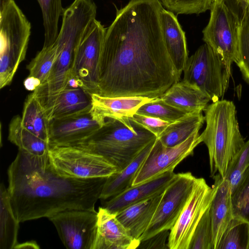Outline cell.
I'll use <instances>...</instances> for the list:
<instances>
[{
  "label": "cell",
  "instance_id": "cell-1",
  "mask_svg": "<svg viewBox=\"0 0 249 249\" xmlns=\"http://www.w3.org/2000/svg\"><path fill=\"white\" fill-rule=\"evenodd\" d=\"M160 0H130L107 28L98 94L156 98L180 80L168 53Z\"/></svg>",
  "mask_w": 249,
  "mask_h": 249
},
{
  "label": "cell",
  "instance_id": "cell-2",
  "mask_svg": "<svg viewBox=\"0 0 249 249\" xmlns=\"http://www.w3.org/2000/svg\"><path fill=\"white\" fill-rule=\"evenodd\" d=\"M7 173L10 203L19 223L68 210H95L107 178H66L53 168L48 153L39 156L20 149Z\"/></svg>",
  "mask_w": 249,
  "mask_h": 249
},
{
  "label": "cell",
  "instance_id": "cell-3",
  "mask_svg": "<svg viewBox=\"0 0 249 249\" xmlns=\"http://www.w3.org/2000/svg\"><path fill=\"white\" fill-rule=\"evenodd\" d=\"M157 138L131 117L108 118L91 136L72 146L104 157L119 172Z\"/></svg>",
  "mask_w": 249,
  "mask_h": 249
},
{
  "label": "cell",
  "instance_id": "cell-4",
  "mask_svg": "<svg viewBox=\"0 0 249 249\" xmlns=\"http://www.w3.org/2000/svg\"><path fill=\"white\" fill-rule=\"evenodd\" d=\"M206 126L200 134L209 154L210 176L224 178L232 161L245 141L240 132L234 103L219 100L205 109Z\"/></svg>",
  "mask_w": 249,
  "mask_h": 249
},
{
  "label": "cell",
  "instance_id": "cell-5",
  "mask_svg": "<svg viewBox=\"0 0 249 249\" xmlns=\"http://www.w3.org/2000/svg\"><path fill=\"white\" fill-rule=\"evenodd\" d=\"M30 22L12 0L0 11V88L10 85L24 60L31 35Z\"/></svg>",
  "mask_w": 249,
  "mask_h": 249
},
{
  "label": "cell",
  "instance_id": "cell-6",
  "mask_svg": "<svg viewBox=\"0 0 249 249\" xmlns=\"http://www.w3.org/2000/svg\"><path fill=\"white\" fill-rule=\"evenodd\" d=\"M183 72V80L197 87L213 102L224 96L231 74L221 56L206 43L188 58Z\"/></svg>",
  "mask_w": 249,
  "mask_h": 249
},
{
  "label": "cell",
  "instance_id": "cell-7",
  "mask_svg": "<svg viewBox=\"0 0 249 249\" xmlns=\"http://www.w3.org/2000/svg\"><path fill=\"white\" fill-rule=\"evenodd\" d=\"M49 161L61 176L80 179L108 177L116 168L104 157L75 146H50Z\"/></svg>",
  "mask_w": 249,
  "mask_h": 249
},
{
  "label": "cell",
  "instance_id": "cell-8",
  "mask_svg": "<svg viewBox=\"0 0 249 249\" xmlns=\"http://www.w3.org/2000/svg\"><path fill=\"white\" fill-rule=\"evenodd\" d=\"M210 17L202 31L203 40L221 56L231 72L233 62L238 57V31L239 18L225 3L213 2Z\"/></svg>",
  "mask_w": 249,
  "mask_h": 249
},
{
  "label": "cell",
  "instance_id": "cell-9",
  "mask_svg": "<svg viewBox=\"0 0 249 249\" xmlns=\"http://www.w3.org/2000/svg\"><path fill=\"white\" fill-rule=\"evenodd\" d=\"M107 28L95 19L77 46L72 59L70 76L90 94H98L100 56Z\"/></svg>",
  "mask_w": 249,
  "mask_h": 249
},
{
  "label": "cell",
  "instance_id": "cell-10",
  "mask_svg": "<svg viewBox=\"0 0 249 249\" xmlns=\"http://www.w3.org/2000/svg\"><path fill=\"white\" fill-rule=\"evenodd\" d=\"M196 178L191 172L176 174L164 190L151 222L141 237L140 242L161 231L171 230L191 195Z\"/></svg>",
  "mask_w": 249,
  "mask_h": 249
},
{
  "label": "cell",
  "instance_id": "cell-11",
  "mask_svg": "<svg viewBox=\"0 0 249 249\" xmlns=\"http://www.w3.org/2000/svg\"><path fill=\"white\" fill-rule=\"evenodd\" d=\"M216 191L203 178H196L191 195L168 238L169 249H189L194 231L199 220L210 207Z\"/></svg>",
  "mask_w": 249,
  "mask_h": 249
},
{
  "label": "cell",
  "instance_id": "cell-12",
  "mask_svg": "<svg viewBox=\"0 0 249 249\" xmlns=\"http://www.w3.org/2000/svg\"><path fill=\"white\" fill-rule=\"evenodd\" d=\"M98 212L71 209L49 217L65 247L69 249H93L97 231Z\"/></svg>",
  "mask_w": 249,
  "mask_h": 249
},
{
  "label": "cell",
  "instance_id": "cell-13",
  "mask_svg": "<svg viewBox=\"0 0 249 249\" xmlns=\"http://www.w3.org/2000/svg\"><path fill=\"white\" fill-rule=\"evenodd\" d=\"M199 131L195 132L181 143L173 147L163 145L157 138L132 186L151 179L165 172L174 171L181 161L193 154L195 148L201 142Z\"/></svg>",
  "mask_w": 249,
  "mask_h": 249
},
{
  "label": "cell",
  "instance_id": "cell-14",
  "mask_svg": "<svg viewBox=\"0 0 249 249\" xmlns=\"http://www.w3.org/2000/svg\"><path fill=\"white\" fill-rule=\"evenodd\" d=\"M103 125L91 109L49 121L50 146H72L94 134Z\"/></svg>",
  "mask_w": 249,
  "mask_h": 249
},
{
  "label": "cell",
  "instance_id": "cell-15",
  "mask_svg": "<svg viewBox=\"0 0 249 249\" xmlns=\"http://www.w3.org/2000/svg\"><path fill=\"white\" fill-rule=\"evenodd\" d=\"M97 231L93 249H136L140 241L134 239L119 221L116 213L105 207L98 211Z\"/></svg>",
  "mask_w": 249,
  "mask_h": 249
},
{
  "label": "cell",
  "instance_id": "cell-16",
  "mask_svg": "<svg viewBox=\"0 0 249 249\" xmlns=\"http://www.w3.org/2000/svg\"><path fill=\"white\" fill-rule=\"evenodd\" d=\"M40 104L49 121L90 110L92 107L91 94L82 87L69 86Z\"/></svg>",
  "mask_w": 249,
  "mask_h": 249
},
{
  "label": "cell",
  "instance_id": "cell-17",
  "mask_svg": "<svg viewBox=\"0 0 249 249\" xmlns=\"http://www.w3.org/2000/svg\"><path fill=\"white\" fill-rule=\"evenodd\" d=\"M168 171L151 179L132 186L123 193L106 201L104 207L117 213L128 206L164 191L176 176Z\"/></svg>",
  "mask_w": 249,
  "mask_h": 249
},
{
  "label": "cell",
  "instance_id": "cell-18",
  "mask_svg": "<svg viewBox=\"0 0 249 249\" xmlns=\"http://www.w3.org/2000/svg\"><path fill=\"white\" fill-rule=\"evenodd\" d=\"M213 178L216 191L210 206L213 249H217L221 238L233 218L231 192L228 180L219 174Z\"/></svg>",
  "mask_w": 249,
  "mask_h": 249
},
{
  "label": "cell",
  "instance_id": "cell-19",
  "mask_svg": "<svg viewBox=\"0 0 249 249\" xmlns=\"http://www.w3.org/2000/svg\"><path fill=\"white\" fill-rule=\"evenodd\" d=\"M91 110L102 124L108 118L132 117L141 106L153 99L141 96L107 97L97 94H91Z\"/></svg>",
  "mask_w": 249,
  "mask_h": 249
},
{
  "label": "cell",
  "instance_id": "cell-20",
  "mask_svg": "<svg viewBox=\"0 0 249 249\" xmlns=\"http://www.w3.org/2000/svg\"><path fill=\"white\" fill-rule=\"evenodd\" d=\"M163 192L135 203L116 213L118 219L134 239L140 241L147 229Z\"/></svg>",
  "mask_w": 249,
  "mask_h": 249
},
{
  "label": "cell",
  "instance_id": "cell-21",
  "mask_svg": "<svg viewBox=\"0 0 249 249\" xmlns=\"http://www.w3.org/2000/svg\"><path fill=\"white\" fill-rule=\"evenodd\" d=\"M161 15L166 47L178 74L181 76L189 58L185 33L174 13L163 8Z\"/></svg>",
  "mask_w": 249,
  "mask_h": 249
},
{
  "label": "cell",
  "instance_id": "cell-22",
  "mask_svg": "<svg viewBox=\"0 0 249 249\" xmlns=\"http://www.w3.org/2000/svg\"><path fill=\"white\" fill-rule=\"evenodd\" d=\"M160 97L168 104L185 112H202L211 101L195 85L183 80L174 84Z\"/></svg>",
  "mask_w": 249,
  "mask_h": 249
},
{
  "label": "cell",
  "instance_id": "cell-23",
  "mask_svg": "<svg viewBox=\"0 0 249 249\" xmlns=\"http://www.w3.org/2000/svg\"><path fill=\"white\" fill-rule=\"evenodd\" d=\"M154 142L143 149L138 156L123 170L107 177L100 199H109L123 193L132 186L134 180Z\"/></svg>",
  "mask_w": 249,
  "mask_h": 249
},
{
  "label": "cell",
  "instance_id": "cell-24",
  "mask_svg": "<svg viewBox=\"0 0 249 249\" xmlns=\"http://www.w3.org/2000/svg\"><path fill=\"white\" fill-rule=\"evenodd\" d=\"M204 121L205 117L202 112L187 113L171 123L157 138L166 146L178 145L195 132L199 130Z\"/></svg>",
  "mask_w": 249,
  "mask_h": 249
},
{
  "label": "cell",
  "instance_id": "cell-25",
  "mask_svg": "<svg viewBox=\"0 0 249 249\" xmlns=\"http://www.w3.org/2000/svg\"><path fill=\"white\" fill-rule=\"evenodd\" d=\"M0 248L14 249L18 244L17 237L19 222L14 214L7 188L3 183L0 184Z\"/></svg>",
  "mask_w": 249,
  "mask_h": 249
},
{
  "label": "cell",
  "instance_id": "cell-26",
  "mask_svg": "<svg viewBox=\"0 0 249 249\" xmlns=\"http://www.w3.org/2000/svg\"><path fill=\"white\" fill-rule=\"evenodd\" d=\"M21 117L23 127L49 143V121L33 92L24 103Z\"/></svg>",
  "mask_w": 249,
  "mask_h": 249
},
{
  "label": "cell",
  "instance_id": "cell-27",
  "mask_svg": "<svg viewBox=\"0 0 249 249\" xmlns=\"http://www.w3.org/2000/svg\"><path fill=\"white\" fill-rule=\"evenodd\" d=\"M8 140L16 145L18 149L31 154L42 156L48 153L49 143L23 127L21 117L15 116L9 127Z\"/></svg>",
  "mask_w": 249,
  "mask_h": 249
},
{
  "label": "cell",
  "instance_id": "cell-28",
  "mask_svg": "<svg viewBox=\"0 0 249 249\" xmlns=\"http://www.w3.org/2000/svg\"><path fill=\"white\" fill-rule=\"evenodd\" d=\"M41 9L45 30L44 46L52 45L58 35V21L63 9L61 0H37Z\"/></svg>",
  "mask_w": 249,
  "mask_h": 249
},
{
  "label": "cell",
  "instance_id": "cell-29",
  "mask_svg": "<svg viewBox=\"0 0 249 249\" xmlns=\"http://www.w3.org/2000/svg\"><path fill=\"white\" fill-rule=\"evenodd\" d=\"M238 57L236 64L249 84V3H244L238 31Z\"/></svg>",
  "mask_w": 249,
  "mask_h": 249
},
{
  "label": "cell",
  "instance_id": "cell-30",
  "mask_svg": "<svg viewBox=\"0 0 249 249\" xmlns=\"http://www.w3.org/2000/svg\"><path fill=\"white\" fill-rule=\"evenodd\" d=\"M217 249H249V223L233 217Z\"/></svg>",
  "mask_w": 249,
  "mask_h": 249
},
{
  "label": "cell",
  "instance_id": "cell-31",
  "mask_svg": "<svg viewBox=\"0 0 249 249\" xmlns=\"http://www.w3.org/2000/svg\"><path fill=\"white\" fill-rule=\"evenodd\" d=\"M58 57L56 45L44 46L27 66L29 76L33 77L41 82H46ZM40 85V86H41Z\"/></svg>",
  "mask_w": 249,
  "mask_h": 249
},
{
  "label": "cell",
  "instance_id": "cell-32",
  "mask_svg": "<svg viewBox=\"0 0 249 249\" xmlns=\"http://www.w3.org/2000/svg\"><path fill=\"white\" fill-rule=\"evenodd\" d=\"M136 113L157 118L169 123H173L187 114L168 104L160 97L154 98L144 104Z\"/></svg>",
  "mask_w": 249,
  "mask_h": 249
},
{
  "label": "cell",
  "instance_id": "cell-33",
  "mask_svg": "<svg viewBox=\"0 0 249 249\" xmlns=\"http://www.w3.org/2000/svg\"><path fill=\"white\" fill-rule=\"evenodd\" d=\"M233 217L249 223V166L245 171L241 180L231 193Z\"/></svg>",
  "mask_w": 249,
  "mask_h": 249
},
{
  "label": "cell",
  "instance_id": "cell-34",
  "mask_svg": "<svg viewBox=\"0 0 249 249\" xmlns=\"http://www.w3.org/2000/svg\"><path fill=\"white\" fill-rule=\"evenodd\" d=\"M209 208L204 213L196 226L189 249H213V227Z\"/></svg>",
  "mask_w": 249,
  "mask_h": 249
},
{
  "label": "cell",
  "instance_id": "cell-35",
  "mask_svg": "<svg viewBox=\"0 0 249 249\" xmlns=\"http://www.w3.org/2000/svg\"><path fill=\"white\" fill-rule=\"evenodd\" d=\"M131 118L134 121L154 134L157 138H158L165 128L172 123L157 118L140 115L137 113L135 114Z\"/></svg>",
  "mask_w": 249,
  "mask_h": 249
},
{
  "label": "cell",
  "instance_id": "cell-36",
  "mask_svg": "<svg viewBox=\"0 0 249 249\" xmlns=\"http://www.w3.org/2000/svg\"><path fill=\"white\" fill-rule=\"evenodd\" d=\"M169 230H164L152 237L140 242L137 249H169L167 243Z\"/></svg>",
  "mask_w": 249,
  "mask_h": 249
},
{
  "label": "cell",
  "instance_id": "cell-37",
  "mask_svg": "<svg viewBox=\"0 0 249 249\" xmlns=\"http://www.w3.org/2000/svg\"><path fill=\"white\" fill-rule=\"evenodd\" d=\"M249 166V140L246 142L232 161L228 170L236 168L245 172Z\"/></svg>",
  "mask_w": 249,
  "mask_h": 249
},
{
  "label": "cell",
  "instance_id": "cell-38",
  "mask_svg": "<svg viewBox=\"0 0 249 249\" xmlns=\"http://www.w3.org/2000/svg\"><path fill=\"white\" fill-rule=\"evenodd\" d=\"M41 85V82L38 79L29 76L24 81V86L28 90L34 91Z\"/></svg>",
  "mask_w": 249,
  "mask_h": 249
},
{
  "label": "cell",
  "instance_id": "cell-39",
  "mask_svg": "<svg viewBox=\"0 0 249 249\" xmlns=\"http://www.w3.org/2000/svg\"><path fill=\"white\" fill-rule=\"evenodd\" d=\"M39 249V246L34 241H27L21 244H18L14 249Z\"/></svg>",
  "mask_w": 249,
  "mask_h": 249
},
{
  "label": "cell",
  "instance_id": "cell-40",
  "mask_svg": "<svg viewBox=\"0 0 249 249\" xmlns=\"http://www.w3.org/2000/svg\"><path fill=\"white\" fill-rule=\"evenodd\" d=\"M12 0H0V11H2Z\"/></svg>",
  "mask_w": 249,
  "mask_h": 249
},
{
  "label": "cell",
  "instance_id": "cell-41",
  "mask_svg": "<svg viewBox=\"0 0 249 249\" xmlns=\"http://www.w3.org/2000/svg\"><path fill=\"white\" fill-rule=\"evenodd\" d=\"M236 1L239 3H249V0H235Z\"/></svg>",
  "mask_w": 249,
  "mask_h": 249
},
{
  "label": "cell",
  "instance_id": "cell-42",
  "mask_svg": "<svg viewBox=\"0 0 249 249\" xmlns=\"http://www.w3.org/2000/svg\"><path fill=\"white\" fill-rule=\"evenodd\" d=\"M223 1H225V0H212V2H214V1L220 2H222Z\"/></svg>",
  "mask_w": 249,
  "mask_h": 249
}]
</instances>
